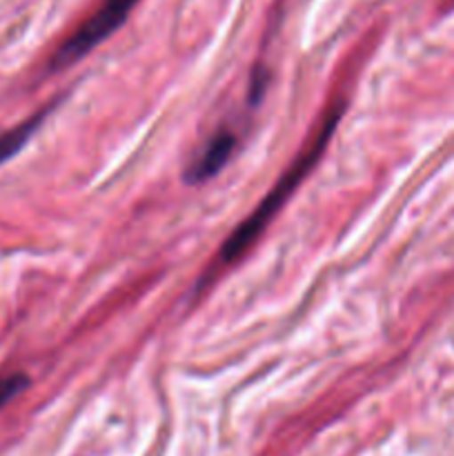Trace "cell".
Masks as SVG:
<instances>
[{
    "label": "cell",
    "mask_w": 454,
    "mask_h": 456,
    "mask_svg": "<svg viewBox=\"0 0 454 456\" xmlns=\"http://www.w3.org/2000/svg\"><path fill=\"white\" fill-rule=\"evenodd\" d=\"M27 386H29V377L22 372H13V374H4V377H0V410H3L7 403H12L16 396H20L22 392L27 390Z\"/></svg>",
    "instance_id": "obj_5"
},
{
    "label": "cell",
    "mask_w": 454,
    "mask_h": 456,
    "mask_svg": "<svg viewBox=\"0 0 454 456\" xmlns=\"http://www.w3.org/2000/svg\"><path fill=\"white\" fill-rule=\"evenodd\" d=\"M138 0H105L101 4L98 12L92 13V18L83 22L78 29L74 31L69 40H65L58 53L53 56L52 67L53 69H62V67L74 65L76 61H80L83 56H87L96 45H101L102 40L109 38L116 29L125 22V18L129 16L134 7H136Z\"/></svg>",
    "instance_id": "obj_2"
},
{
    "label": "cell",
    "mask_w": 454,
    "mask_h": 456,
    "mask_svg": "<svg viewBox=\"0 0 454 456\" xmlns=\"http://www.w3.org/2000/svg\"><path fill=\"white\" fill-rule=\"evenodd\" d=\"M341 114H343V105L341 102H336V105L328 111V116L323 118V123H320L319 132L314 134V138H312V141L305 145V150L301 151V156H296L292 167L280 176V181L276 183L274 190H272L270 194L265 196V200L254 209V214L247 218V221L240 223L239 230L230 236V240H225L221 252L223 263H231L239 256H243V254L249 249V245H252L254 240L258 239V234L265 230V225L272 221V216L279 212L280 205L289 199V194L296 190L298 183L310 174V169L314 167L319 156L323 154L329 136H332V132L336 129Z\"/></svg>",
    "instance_id": "obj_1"
},
{
    "label": "cell",
    "mask_w": 454,
    "mask_h": 456,
    "mask_svg": "<svg viewBox=\"0 0 454 456\" xmlns=\"http://www.w3.org/2000/svg\"><path fill=\"white\" fill-rule=\"evenodd\" d=\"M236 147V136L230 129H221L216 136H212V141L205 145V150L196 156V160L191 163V167L187 169V181L190 183H200L212 178L223 165L230 160L231 151Z\"/></svg>",
    "instance_id": "obj_3"
},
{
    "label": "cell",
    "mask_w": 454,
    "mask_h": 456,
    "mask_svg": "<svg viewBox=\"0 0 454 456\" xmlns=\"http://www.w3.org/2000/svg\"><path fill=\"white\" fill-rule=\"evenodd\" d=\"M36 125H38V118L27 120V123H22L20 127L12 129L9 134L0 136V160H7L9 156L16 154V151L25 145L27 138L31 136V132L36 129Z\"/></svg>",
    "instance_id": "obj_4"
}]
</instances>
